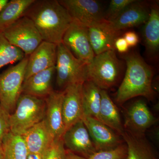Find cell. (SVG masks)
<instances>
[{
  "label": "cell",
  "mask_w": 159,
  "mask_h": 159,
  "mask_svg": "<svg viewBox=\"0 0 159 159\" xmlns=\"http://www.w3.org/2000/svg\"><path fill=\"white\" fill-rule=\"evenodd\" d=\"M24 16L33 22L43 41L56 45L62 43L64 34L73 21L57 0H35Z\"/></svg>",
  "instance_id": "1"
},
{
  "label": "cell",
  "mask_w": 159,
  "mask_h": 159,
  "mask_svg": "<svg viewBox=\"0 0 159 159\" xmlns=\"http://www.w3.org/2000/svg\"><path fill=\"white\" fill-rule=\"evenodd\" d=\"M126 64L125 77L116 94V102L120 104L137 97L152 101L156 94L152 86L153 72L138 53L131 52L123 56Z\"/></svg>",
  "instance_id": "2"
},
{
  "label": "cell",
  "mask_w": 159,
  "mask_h": 159,
  "mask_svg": "<svg viewBox=\"0 0 159 159\" xmlns=\"http://www.w3.org/2000/svg\"><path fill=\"white\" fill-rule=\"evenodd\" d=\"M46 106L44 98L22 93L15 109L10 115V132L23 135L29 129L43 120Z\"/></svg>",
  "instance_id": "3"
},
{
  "label": "cell",
  "mask_w": 159,
  "mask_h": 159,
  "mask_svg": "<svg viewBox=\"0 0 159 159\" xmlns=\"http://www.w3.org/2000/svg\"><path fill=\"white\" fill-rule=\"evenodd\" d=\"M56 84L63 90L69 85L88 80V64L78 59L62 43L57 45Z\"/></svg>",
  "instance_id": "4"
},
{
  "label": "cell",
  "mask_w": 159,
  "mask_h": 159,
  "mask_svg": "<svg viewBox=\"0 0 159 159\" xmlns=\"http://www.w3.org/2000/svg\"><path fill=\"white\" fill-rule=\"evenodd\" d=\"M121 70V63L115 50L106 51L95 55L88 64V80L106 90L116 83Z\"/></svg>",
  "instance_id": "5"
},
{
  "label": "cell",
  "mask_w": 159,
  "mask_h": 159,
  "mask_svg": "<svg viewBox=\"0 0 159 159\" xmlns=\"http://www.w3.org/2000/svg\"><path fill=\"white\" fill-rule=\"evenodd\" d=\"M29 56L0 74V106L9 114L13 112L22 94Z\"/></svg>",
  "instance_id": "6"
},
{
  "label": "cell",
  "mask_w": 159,
  "mask_h": 159,
  "mask_svg": "<svg viewBox=\"0 0 159 159\" xmlns=\"http://www.w3.org/2000/svg\"><path fill=\"white\" fill-rule=\"evenodd\" d=\"M11 45L20 49L25 56H29L43 41L33 22L23 16L3 32Z\"/></svg>",
  "instance_id": "7"
},
{
  "label": "cell",
  "mask_w": 159,
  "mask_h": 159,
  "mask_svg": "<svg viewBox=\"0 0 159 159\" xmlns=\"http://www.w3.org/2000/svg\"><path fill=\"white\" fill-rule=\"evenodd\" d=\"M62 43L78 59L89 64L95 57L89 40L88 29L73 20L63 37Z\"/></svg>",
  "instance_id": "8"
},
{
  "label": "cell",
  "mask_w": 159,
  "mask_h": 159,
  "mask_svg": "<svg viewBox=\"0 0 159 159\" xmlns=\"http://www.w3.org/2000/svg\"><path fill=\"white\" fill-rule=\"evenodd\" d=\"M72 19L89 27L105 21L104 11L100 3L95 0H59Z\"/></svg>",
  "instance_id": "9"
},
{
  "label": "cell",
  "mask_w": 159,
  "mask_h": 159,
  "mask_svg": "<svg viewBox=\"0 0 159 159\" xmlns=\"http://www.w3.org/2000/svg\"><path fill=\"white\" fill-rule=\"evenodd\" d=\"M61 139L66 149L86 159L97 152L82 120L66 130Z\"/></svg>",
  "instance_id": "10"
},
{
  "label": "cell",
  "mask_w": 159,
  "mask_h": 159,
  "mask_svg": "<svg viewBox=\"0 0 159 159\" xmlns=\"http://www.w3.org/2000/svg\"><path fill=\"white\" fill-rule=\"evenodd\" d=\"M157 122V119L149 110L147 104L143 100H139L125 112L123 127L126 131L142 134Z\"/></svg>",
  "instance_id": "11"
},
{
  "label": "cell",
  "mask_w": 159,
  "mask_h": 159,
  "mask_svg": "<svg viewBox=\"0 0 159 159\" xmlns=\"http://www.w3.org/2000/svg\"><path fill=\"white\" fill-rule=\"evenodd\" d=\"M82 120L97 151L109 150L122 144L120 135L97 119L84 116Z\"/></svg>",
  "instance_id": "12"
},
{
  "label": "cell",
  "mask_w": 159,
  "mask_h": 159,
  "mask_svg": "<svg viewBox=\"0 0 159 159\" xmlns=\"http://www.w3.org/2000/svg\"><path fill=\"white\" fill-rule=\"evenodd\" d=\"M62 114L65 131L75 123L82 120V84L69 85L63 90Z\"/></svg>",
  "instance_id": "13"
},
{
  "label": "cell",
  "mask_w": 159,
  "mask_h": 159,
  "mask_svg": "<svg viewBox=\"0 0 159 159\" xmlns=\"http://www.w3.org/2000/svg\"><path fill=\"white\" fill-rule=\"evenodd\" d=\"M148 5L145 2L135 0L116 18L108 22L110 27L116 32L145 24L150 14Z\"/></svg>",
  "instance_id": "14"
},
{
  "label": "cell",
  "mask_w": 159,
  "mask_h": 159,
  "mask_svg": "<svg viewBox=\"0 0 159 159\" xmlns=\"http://www.w3.org/2000/svg\"><path fill=\"white\" fill-rule=\"evenodd\" d=\"M63 96V90H54L45 98L44 119L54 140L61 139L65 131L62 114Z\"/></svg>",
  "instance_id": "15"
},
{
  "label": "cell",
  "mask_w": 159,
  "mask_h": 159,
  "mask_svg": "<svg viewBox=\"0 0 159 159\" xmlns=\"http://www.w3.org/2000/svg\"><path fill=\"white\" fill-rule=\"evenodd\" d=\"M57 45L43 41L29 56L25 80L35 74L55 67L57 61Z\"/></svg>",
  "instance_id": "16"
},
{
  "label": "cell",
  "mask_w": 159,
  "mask_h": 159,
  "mask_svg": "<svg viewBox=\"0 0 159 159\" xmlns=\"http://www.w3.org/2000/svg\"><path fill=\"white\" fill-rule=\"evenodd\" d=\"M89 40L95 55L116 50L115 43L120 32L112 30L107 21L87 27Z\"/></svg>",
  "instance_id": "17"
},
{
  "label": "cell",
  "mask_w": 159,
  "mask_h": 159,
  "mask_svg": "<svg viewBox=\"0 0 159 159\" xmlns=\"http://www.w3.org/2000/svg\"><path fill=\"white\" fill-rule=\"evenodd\" d=\"M55 66L32 75L23 83L22 93L46 98L54 91L52 81Z\"/></svg>",
  "instance_id": "18"
},
{
  "label": "cell",
  "mask_w": 159,
  "mask_h": 159,
  "mask_svg": "<svg viewBox=\"0 0 159 159\" xmlns=\"http://www.w3.org/2000/svg\"><path fill=\"white\" fill-rule=\"evenodd\" d=\"M29 153L42 155L53 140L44 119L22 135Z\"/></svg>",
  "instance_id": "19"
},
{
  "label": "cell",
  "mask_w": 159,
  "mask_h": 159,
  "mask_svg": "<svg viewBox=\"0 0 159 159\" xmlns=\"http://www.w3.org/2000/svg\"><path fill=\"white\" fill-rule=\"evenodd\" d=\"M121 136L127 146V159H159L145 134H137L125 130Z\"/></svg>",
  "instance_id": "20"
},
{
  "label": "cell",
  "mask_w": 159,
  "mask_h": 159,
  "mask_svg": "<svg viewBox=\"0 0 159 159\" xmlns=\"http://www.w3.org/2000/svg\"><path fill=\"white\" fill-rule=\"evenodd\" d=\"M101 100L98 120L122 135L125 129L118 107L105 90H101Z\"/></svg>",
  "instance_id": "21"
},
{
  "label": "cell",
  "mask_w": 159,
  "mask_h": 159,
  "mask_svg": "<svg viewBox=\"0 0 159 159\" xmlns=\"http://www.w3.org/2000/svg\"><path fill=\"white\" fill-rule=\"evenodd\" d=\"M150 14L143 29V37L147 53L157 54L159 49V9L156 3L150 6Z\"/></svg>",
  "instance_id": "22"
},
{
  "label": "cell",
  "mask_w": 159,
  "mask_h": 159,
  "mask_svg": "<svg viewBox=\"0 0 159 159\" xmlns=\"http://www.w3.org/2000/svg\"><path fill=\"white\" fill-rule=\"evenodd\" d=\"M35 0H11L0 12V32L6 29L21 17Z\"/></svg>",
  "instance_id": "23"
},
{
  "label": "cell",
  "mask_w": 159,
  "mask_h": 159,
  "mask_svg": "<svg viewBox=\"0 0 159 159\" xmlns=\"http://www.w3.org/2000/svg\"><path fill=\"white\" fill-rule=\"evenodd\" d=\"M101 89L90 80L83 84L84 116L93 117L98 120L101 104Z\"/></svg>",
  "instance_id": "24"
},
{
  "label": "cell",
  "mask_w": 159,
  "mask_h": 159,
  "mask_svg": "<svg viewBox=\"0 0 159 159\" xmlns=\"http://www.w3.org/2000/svg\"><path fill=\"white\" fill-rule=\"evenodd\" d=\"M3 159H27L29 152L22 136L11 132L4 138L2 144Z\"/></svg>",
  "instance_id": "25"
},
{
  "label": "cell",
  "mask_w": 159,
  "mask_h": 159,
  "mask_svg": "<svg viewBox=\"0 0 159 159\" xmlns=\"http://www.w3.org/2000/svg\"><path fill=\"white\" fill-rule=\"evenodd\" d=\"M25 57L20 49L11 45L0 32V70L5 66L21 61Z\"/></svg>",
  "instance_id": "26"
},
{
  "label": "cell",
  "mask_w": 159,
  "mask_h": 159,
  "mask_svg": "<svg viewBox=\"0 0 159 159\" xmlns=\"http://www.w3.org/2000/svg\"><path fill=\"white\" fill-rule=\"evenodd\" d=\"M126 144H120L116 148L109 150L97 151L88 159H127Z\"/></svg>",
  "instance_id": "27"
},
{
  "label": "cell",
  "mask_w": 159,
  "mask_h": 159,
  "mask_svg": "<svg viewBox=\"0 0 159 159\" xmlns=\"http://www.w3.org/2000/svg\"><path fill=\"white\" fill-rule=\"evenodd\" d=\"M135 0H111L107 9L104 12V18L111 22L116 18L123 10Z\"/></svg>",
  "instance_id": "28"
},
{
  "label": "cell",
  "mask_w": 159,
  "mask_h": 159,
  "mask_svg": "<svg viewBox=\"0 0 159 159\" xmlns=\"http://www.w3.org/2000/svg\"><path fill=\"white\" fill-rule=\"evenodd\" d=\"M66 149L62 139L54 140L42 154V159H65Z\"/></svg>",
  "instance_id": "29"
},
{
  "label": "cell",
  "mask_w": 159,
  "mask_h": 159,
  "mask_svg": "<svg viewBox=\"0 0 159 159\" xmlns=\"http://www.w3.org/2000/svg\"><path fill=\"white\" fill-rule=\"evenodd\" d=\"M10 115L0 106V145H2L6 135L10 132Z\"/></svg>",
  "instance_id": "30"
},
{
  "label": "cell",
  "mask_w": 159,
  "mask_h": 159,
  "mask_svg": "<svg viewBox=\"0 0 159 159\" xmlns=\"http://www.w3.org/2000/svg\"><path fill=\"white\" fill-rule=\"evenodd\" d=\"M123 37L125 39L129 47H134L139 42V36L134 31H128L125 32Z\"/></svg>",
  "instance_id": "31"
},
{
  "label": "cell",
  "mask_w": 159,
  "mask_h": 159,
  "mask_svg": "<svg viewBox=\"0 0 159 159\" xmlns=\"http://www.w3.org/2000/svg\"><path fill=\"white\" fill-rule=\"evenodd\" d=\"M115 48L119 53L124 54L128 51L129 46L123 37H119L115 43Z\"/></svg>",
  "instance_id": "32"
},
{
  "label": "cell",
  "mask_w": 159,
  "mask_h": 159,
  "mask_svg": "<svg viewBox=\"0 0 159 159\" xmlns=\"http://www.w3.org/2000/svg\"><path fill=\"white\" fill-rule=\"evenodd\" d=\"M65 159H87L83 157L76 154L66 149V153Z\"/></svg>",
  "instance_id": "33"
},
{
  "label": "cell",
  "mask_w": 159,
  "mask_h": 159,
  "mask_svg": "<svg viewBox=\"0 0 159 159\" xmlns=\"http://www.w3.org/2000/svg\"><path fill=\"white\" fill-rule=\"evenodd\" d=\"M27 159H42V155L29 152Z\"/></svg>",
  "instance_id": "34"
},
{
  "label": "cell",
  "mask_w": 159,
  "mask_h": 159,
  "mask_svg": "<svg viewBox=\"0 0 159 159\" xmlns=\"http://www.w3.org/2000/svg\"><path fill=\"white\" fill-rule=\"evenodd\" d=\"M8 2L9 0H0V12Z\"/></svg>",
  "instance_id": "35"
},
{
  "label": "cell",
  "mask_w": 159,
  "mask_h": 159,
  "mask_svg": "<svg viewBox=\"0 0 159 159\" xmlns=\"http://www.w3.org/2000/svg\"><path fill=\"white\" fill-rule=\"evenodd\" d=\"M0 159H3V149L2 145H0Z\"/></svg>",
  "instance_id": "36"
}]
</instances>
